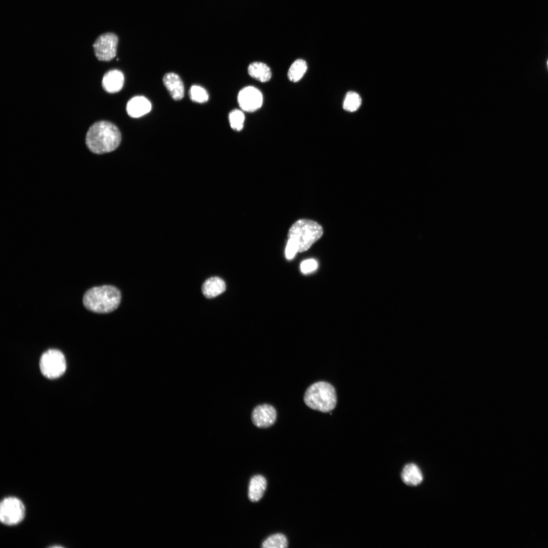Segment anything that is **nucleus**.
I'll list each match as a JSON object with an SVG mask.
<instances>
[{
	"mask_svg": "<svg viewBox=\"0 0 548 548\" xmlns=\"http://www.w3.org/2000/svg\"><path fill=\"white\" fill-rule=\"evenodd\" d=\"M121 135L118 127L107 121L93 124L88 130L85 144L93 154L101 155L115 150L120 145Z\"/></svg>",
	"mask_w": 548,
	"mask_h": 548,
	"instance_id": "1",
	"label": "nucleus"
},
{
	"mask_svg": "<svg viewBox=\"0 0 548 548\" xmlns=\"http://www.w3.org/2000/svg\"><path fill=\"white\" fill-rule=\"evenodd\" d=\"M121 297V293L116 287L104 285L87 291L84 295L83 302L85 307L90 311L107 313L118 307Z\"/></svg>",
	"mask_w": 548,
	"mask_h": 548,
	"instance_id": "2",
	"label": "nucleus"
},
{
	"mask_svg": "<svg viewBox=\"0 0 548 548\" xmlns=\"http://www.w3.org/2000/svg\"><path fill=\"white\" fill-rule=\"evenodd\" d=\"M304 401L313 409L323 413L329 412L333 410L336 404L335 390L327 382L315 383L306 390Z\"/></svg>",
	"mask_w": 548,
	"mask_h": 548,
	"instance_id": "3",
	"label": "nucleus"
},
{
	"mask_svg": "<svg viewBox=\"0 0 548 548\" xmlns=\"http://www.w3.org/2000/svg\"><path fill=\"white\" fill-rule=\"evenodd\" d=\"M323 234L322 227L315 221L300 219L290 228L288 239L292 241L298 249V252L308 250Z\"/></svg>",
	"mask_w": 548,
	"mask_h": 548,
	"instance_id": "4",
	"label": "nucleus"
},
{
	"mask_svg": "<svg viewBox=\"0 0 548 548\" xmlns=\"http://www.w3.org/2000/svg\"><path fill=\"white\" fill-rule=\"evenodd\" d=\"M40 367L42 374L46 377L49 379L58 378L66 369L64 356L59 350H48L42 354Z\"/></svg>",
	"mask_w": 548,
	"mask_h": 548,
	"instance_id": "5",
	"label": "nucleus"
},
{
	"mask_svg": "<svg viewBox=\"0 0 548 548\" xmlns=\"http://www.w3.org/2000/svg\"><path fill=\"white\" fill-rule=\"evenodd\" d=\"M25 512L23 502L17 497H6L1 503L0 519L4 524L12 526L19 523L24 519Z\"/></svg>",
	"mask_w": 548,
	"mask_h": 548,
	"instance_id": "6",
	"label": "nucleus"
},
{
	"mask_svg": "<svg viewBox=\"0 0 548 548\" xmlns=\"http://www.w3.org/2000/svg\"><path fill=\"white\" fill-rule=\"evenodd\" d=\"M118 41V36L112 32H107L99 36L93 45L96 58L106 61L113 59L117 54Z\"/></svg>",
	"mask_w": 548,
	"mask_h": 548,
	"instance_id": "7",
	"label": "nucleus"
},
{
	"mask_svg": "<svg viewBox=\"0 0 548 548\" xmlns=\"http://www.w3.org/2000/svg\"><path fill=\"white\" fill-rule=\"evenodd\" d=\"M237 102L242 111L254 112L261 107L263 95L261 91L256 87L247 86L238 92Z\"/></svg>",
	"mask_w": 548,
	"mask_h": 548,
	"instance_id": "8",
	"label": "nucleus"
},
{
	"mask_svg": "<svg viewBox=\"0 0 548 548\" xmlns=\"http://www.w3.org/2000/svg\"><path fill=\"white\" fill-rule=\"evenodd\" d=\"M277 412L271 405L263 404L255 407L252 413L253 424L259 428H267L276 422Z\"/></svg>",
	"mask_w": 548,
	"mask_h": 548,
	"instance_id": "9",
	"label": "nucleus"
},
{
	"mask_svg": "<svg viewBox=\"0 0 548 548\" xmlns=\"http://www.w3.org/2000/svg\"><path fill=\"white\" fill-rule=\"evenodd\" d=\"M163 82L172 97L176 100H181L184 97V87L180 77L174 73L165 74L163 77Z\"/></svg>",
	"mask_w": 548,
	"mask_h": 548,
	"instance_id": "10",
	"label": "nucleus"
},
{
	"mask_svg": "<svg viewBox=\"0 0 548 548\" xmlns=\"http://www.w3.org/2000/svg\"><path fill=\"white\" fill-rule=\"evenodd\" d=\"M124 82L123 73L118 70H112L104 75L102 80V86L106 92L113 93L121 90Z\"/></svg>",
	"mask_w": 548,
	"mask_h": 548,
	"instance_id": "11",
	"label": "nucleus"
},
{
	"mask_svg": "<svg viewBox=\"0 0 548 548\" xmlns=\"http://www.w3.org/2000/svg\"><path fill=\"white\" fill-rule=\"evenodd\" d=\"M151 107V104L147 98L143 96H136L128 101L126 111L129 116L139 118L149 113Z\"/></svg>",
	"mask_w": 548,
	"mask_h": 548,
	"instance_id": "12",
	"label": "nucleus"
},
{
	"mask_svg": "<svg viewBox=\"0 0 548 548\" xmlns=\"http://www.w3.org/2000/svg\"><path fill=\"white\" fill-rule=\"evenodd\" d=\"M267 486L265 478L261 475H256L250 480L248 497L250 501L257 502L263 496Z\"/></svg>",
	"mask_w": 548,
	"mask_h": 548,
	"instance_id": "13",
	"label": "nucleus"
},
{
	"mask_svg": "<svg viewBox=\"0 0 548 548\" xmlns=\"http://www.w3.org/2000/svg\"><path fill=\"white\" fill-rule=\"evenodd\" d=\"M226 289L224 281L217 277L210 278L203 284L202 292L208 298L215 297L223 293Z\"/></svg>",
	"mask_w": 548,
	"mask_h": 548,
	"instance_id": "14",
	"label": "nucleus"
},
{
	"mask_svg": "<svg viewBox=\"0 0 548 548\" xmlns=\"http://www.w3.org/2000/svg\"><path fill=\"white\" fill-rule=\"evenodd\" d=\"M401 479L406 485L416 486L423 481V474L419 467L414 463H408L403 468Z\"/></svg>",
	"mask_w": 548,
	"mask_h": 548,
	"instance_id": "15",
	"label": "nucleus"
},
{
	"mask_svg": "<svg viewBox=\"0 0 548 548\" xmlns=\"http://www.w3.org/2000/svg\"><path fill=\"white\" fill-rule=\"evenodd\" d=\"M248 72L252 78L262 83L269 81L271 77L270 68L262 62L255 61L251 63L248 66Z\"/></svg>",
	"mask_w": 548,
	"mask_h": 548,
	"instance_id": "16",
	"label": "nucleus"
},
{
	"mask_svg": "<svg viewBox=\"0 0 548 548\" xmlns=\"http://www.w3.org/2000/svg\"><path fill=\"white\" fill-rule=\"evenodd\" d=\"M307 68L306 61L302 59H297L290 66L287 73L288 78L291 82H297L302 78Z\"/></svg>",
	"mask_w": 548,
	"mask_h": 548,
	"instance_id": "17",
	"label": "nucleus"
},
{
	"mask_svg": "<svg viewBox=\"0 0 548 548\" xmlns=\"http://www.w3.org/2000/svg\"><path fill=\"white\" fill-rule=\"evenodd\" d=\"M288 542L285 535L277 533L268 537L262 543L263 548H286Z\"/></svg>",
	"mask_w": 548,
	"mask_h": 548,
	"instance_id": "18",
	"label": "nucleus"
},
{
	"mask_svg": "<svg viewBox=\"0 0 548 548\" xmlns=\"http://www.w3.org/2000/svg\"><path fill=\"white\" fill-rule=\"evenodd\" d=\"M361 104V98L360 95L355 92L349 91L345 96L343 108L347 111L353 112L357 111Z\"/></svg>",
	"mask_w": 548,
	"mask_h": 548,
	"instance_id": "19",
	"label": "nucleus"
},
{
	"mask_svg": "<svg viewBox=\"0 0 548 548\" xmlns=\"http://www.w3.org/2000/svg\"><path fill=\"white\" fill-rule=\"evenodd\" d=\"M229 122L231 128L235 131H239L244 127L245 115L242 111L234 109L229 114Z\"/></svg>",
	"mask_w": 548,
	"mask_h": 548,
	"instance_id": "20",
	"label": "nucleus"
},
{
	"mask_svg": "<svg viewBox=\"0 0 548 548\" xmlns=\"http://www.w3.org/2000/svg\"><path fill=\"white\" fill-rule=\"evenodd\" d=\"M189 95L191 100L198 103H204L209 99L208 92L198 85L192 86L189 90Z\"/></svg>",
	"mask_w": 548,
	"mask_h": 548,
	"instance_id": "21",
	"label": "nucleus"
},
{
	"mask_svg": "<svg viewBox=\"0 0 548 548\" xmlns=\"http://www.w3.org/2000/svg\"><path fill=\"white\" fill-rule=\"evenodd\" d=\"M317 265V262L315 260L313 259H307L301 263L300 269L303 273H306L316 269Z\"/></svg>",
	"mask_w": 548,
	"mask_h": 548,
	"instance_id": "22",
	"label": "nucleus"
},
{
	"mask_svg": "<svg viewBox=\"0 0 548 548\" xmlns=\"http://www.w3.org/2000/svg\"><path fill=\"white\" fill-rule=\"evenodd\" d=\"M297 252L298 249L296 245L292 241L288 239L285 250L286 258L288 259L293 258Z\"/></svg>",
	"mask_w": 548,
	"mask_h": 548,
	"instance_id": "23",
	"label": "nucleus"
},
{
	"mask_svg": "<svg viewBox=\"0 0 548 548\" xmlns=\"http://www.w3.org/2000/svg\"><path fill=\"white\" fill-rule=\"evenodd\" d=\"M547 66H548V61H547Z\"/></svg>",
	"mask_w": 548,
	"mask_h": 548,
	"instance_id": "24",
	"label": "nucleus"
}]
</instances>
